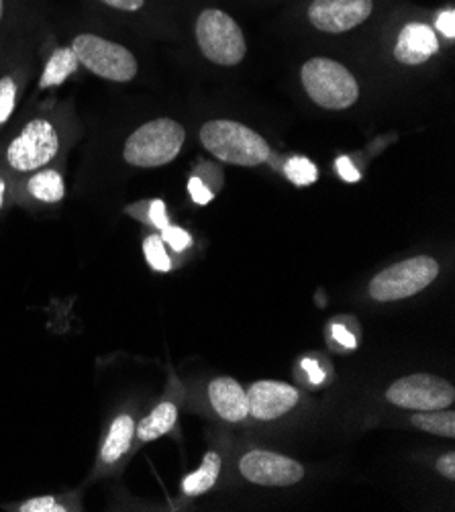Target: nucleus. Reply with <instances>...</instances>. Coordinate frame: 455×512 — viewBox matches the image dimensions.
<instances>
[{"label": "nucleus", "mask_w": 455, "mask_h": 512, "mask_svg": "<svg viewBox=\"0 0 455 512\" xmlns=\"http://www.w3.org/2000/svg\"><path fill=\"white\" fill-rule=\"evenodd\" d=\"M62 151V135L52 119L33 117L3 149V166L19 176H27L52 166Z\"/></svg>", "instance_id": "1"}, {"label": "nucleus", "mask_w": 455, "mask_h": 512, "mask_svg": "<svg viewBox=\"0 0 455 512\" xmlns=\"http://www.w3.org/2000/svg\"><path fill=\"white\" fill-rule=\"evenodd\" d=\"M200 141L225 164L254 168L270 158L268 141L237 121L217 119L202 125Z\"/></svg>", "instance_id": "2"}, {"label": "nucleus", "mask_w": 455, "mask_h": 512, "mask_svg": "<svg viewBox=\"0 0 455 512\" xmlns=\"http://www.w3.org/2000/svg\"><path fill=\"white\" fill-rule=\"evenodd\" d=\"M184 127L168 117L137 127L123 145V160L133 168H160L178 158L184 145Z\"/></svg>", "instance_id": "3"}, {"label": "nucleus", "mask_w": 455, "mask_h": 512, "mask_svg": "<svg viewBox=\"0 0 455 512\" xmlns=\"http://www.w3.org/2000/svg\"><path fill=\"white\" fill-rule=\"evenodd\" d=\"M70 47L78 58V64L103 80L125 84L131 82L139 72L133 51L103 35L86 31L78 33Z\"/></svg>", "instance_id": "4"}, {"label": "nucleus", "mask_w": 455, "mask_h": 512, "mask_svg": "<svg viewBox=\"0 0 455 512\" xmlns=\"http://www.w3.org/2000/svg\"><path fill=\"white\" fill-rule=\"evenodd\" d=\"M309 98L327 111H345L356 105L360 86L353 74L329 58H313L300 70Z\"/></svg>", "instance_id": "5"}, {"label": "nucleus", "mask_w": 455, "mask_h": 512, "mask_svg": "<svg viewBox=\"0 0 455 512\" xmlns=\"http://www.w3.org/2000/svg\"><path fill=\"white\" fill-rule=\"evenodd\" d=\"M196 41L209 62L217 66H237L245 58V37L235 19L219 9L202 11L196 19Z\"/></svg>", "instance_id": "6"}, {"label": "nucleus", "mask_w": 455, "mask_h": 512, "mask_svg": "<svg viewBox=\"0 0 455 512\" xmlns=\"http://www.w3.org/2000/svg\"><path fill=\"white\" fill-rule=\"evenodd\" d=\"M439 276V264L429 255L404 260L380 272L370 282V296L378 302L411 298L425 290Z\"/></svg>", "instance_id": "7"}, {"label": "nucleus", "mask_w": 455, "mask_h": 512, "mask_svg": "<svg viewBox=\"0 0 455 512\" xmlns=\"http://www.w3.org/2000/svg\"><path fill=\"white\" fill-rule=\"evenodd\" d=\"M388 402L409 411H439L449 408L455 400V388L437 376L431 374H413L396 380L388 392Z\"/></svg>", "instance_id": "8"}, {"label": "nucleus", "mask_w": 455, "mask_h": 512, "mask_svg": "<svg viewBox=\"0 0 455 512\" xmlns=\"http://www.w3.org/2000/svg\"><path fill=\"white\" fill-rule=\"evenodd\" d=\"M241 476L258 486H294L305 478V470L296 462L280 453L254 449L241 457Z\"/></svg>", "instance_id": "9"}, {"label": "nucleus", "mask_w": 455, "mask_h": 512, "mask_svg": "<svg viewBox=\"0 0 455 512\" xmlns=\"http://www.w3.org/2000/svg\"><path fill=\"white\" fill-rule=\"evenodd\" d=\"M374 11V0H313L309 19L323 33L339 35L362 25Z\"/></svg>", "instance_id": "10"}, {"label": "nucleus", "mask_w": 455, "mask_h": 512, "mask_svg": "<svg viewBox=\"0 0 455 512\" xmlns=\"http://www.w3.org/2000/svg\"><path fill=\"white\" fill-rule=\"evenodd\" d=\"M300 394L294 386L274 380L256 382L247 390L249 415L258 421H274L290 413L298 404Z\"/></svg>", "instance_id": "11"}, {"label": "nucleus", "mask_w": 455, "mask_h": 512, "mask_svg": "<svg viewBox=\"0 0 455 512\" xmlns=\"http://www.w3.org/2000/svg\"><path fill=\"white\" fill-rule=\"evenodd\" d=\"M439 49V39L429 25L409 23L398 35L394 58L404 66H421L431 60Z\"/></svg>", "instance_id": "12"}, {"label": "nucleus", "mask_w": 455, "mask_h": 512, "mask_svg": "<svg viewBox=\"0 0 455 512\" xmlns=\"http://www.w3.org/2000/svg\"><path fill=\"white\" fill-rule=\"evenodd\" d=\"M209 398L217 415L229 423H239L249 415L247 392L233 378H217L211 382Z\"/></svg>", "instance_id": "13"}, {"label": "nucleus", "mask_w": 455, "mask_h": 512, "mask_svg": "<svg viewBox=\"0 0 455 512\" xmlns=\"http://www.w3.org/2000/svg\"><path fill=\"white\" fill-rule=\"evenodd\" d=\"M135 421L131 415H119L105 441H103V447H100V462H103L105 466H115L117 462H121V459L127 455V451L131 449V443L135 439Z\"/></svg>", "instance_id": "14"}, {"label": "nucleus", "mask_w": 455, "mask_h": 512, "mask_svg": "<svg viewBox=\"0 0 455 512\" xmlns=\"http://www.w3.org/2000/svg\"><path fill=\"white\" fill-rule=\"evenodd\" d=\"M25 190H27L29 198H33L41 204H58L66 196V184H64L62 174L49 166L27 174Z\"/></svg>", "instance_id": "15"}, {"label": "nucleus", "mask_w": 455, "mask_h": 512, "mask_svg": "<svg viewBox=\"0 0 455 512\" xmlns=\"http://www.w3.org/2000/svg\"><path fill=\"white\" fill-rule=\"evenodd\" d=\"M178 419V411L172 402H162L160 406H156L137 427H135V437L141 443H149L156 441L160 437H164L166 433H170L176 425Z\"/></svg>", "instance_id": "16"}, {"label": "nucleus", "mask_w": 455, "mask_h": 512, "mask_svg": "<svg viewBox=\"0 0 455 512\" xmlns=\"http://www.w3.org/2000/svg\"><path fill=\"white\" fill-rule=\"evenodd\" d=\"M80 68L78 58L72 51V47H58L52 56H49L43 74L39 78V88H54L64 84L76 70Z\"/></svg>", "instance_id": "17"}, {"label": "nucleus", "mask_w": 455, "mask_h": 512, "mask_svg": "<svg viewBox=\"0 0 455 512\" xmlns=\"http://www.w3.org/2000/svg\"><path fill=\"white\" fill-rule=\"evenodd\" d=\"M219 474H221V455L211 451L205 455V459H202V466L182 482V488L188 496L205 494L217 484Z\"/></svg>", "instance_id": "18"}, {"label": "nucleus", "mask_w": 455, "mask_h": 512, "mask_svg": "<svg viewBox=\"0 0 455 512\" xmlns=\"http://www.w3.org/2000/svg\"><path fill=\"white\" fill-rule=\"evenodd\" d=\"M411 423L413 427L437 437H455V413L447 411V408H439V411H421L413 415Z\"/></svg>", "instance_id": "19"}, {"label": "nucleus", "mask_w": 455, "mask_h": 512, "mask_svg": "<svg viewBox=\"0 0 455 512\" xmlns=\"http://www.w3.org/2000/svg\"><path fill=\"white\" fill-rule=\"evenodd\" d=\"M17 98H19L17 78L13 74L0 76V129L11 121L17 109Z\"/></svg>", "instance_id": "20"}, {"label": "nucleus", "mask_w": 455, "mask_h": 512, "mask_svg": "<svg viewBox=\"0 0 455 512\" xmlns=\"http://www.w3.org/2000/svg\"><path fill=\"white\" fill-rule=\"evenodd\" d=\"M286 178L296 186H311L317 182V166L307 158H290L284 164Z\"/></svg>", "instance_id": "21"}, {"label": "nucleus", "mask_w": 455, "mask_h": 512, "mask_svg": "<svg viewBox=\"0 0 455 512\" xmlns=\"http://www.w3.org/2000/svg\"><path fill=\"white\" fill-rule=\"evenodd\" d=\"M143 253H145L147 264L154 268L156 272H170L172 270L170 255L166 253V245H164V239L160 235H149L143 241Z\"/></svg>", "instance_id": "22"}, {"label": "nucleus", "mask_w": 455, "mask_h": 512, "mask_svg": "<svg viewBox=\"0 0 455 512\" xmlns=\"http://www.w3.org/2000/svg\"><path fill=\"white\" fill-rule=\"evenodd\" d=\"M66 506L58 504L54 496H37L19 504V512H64Z\"/></svg>", "instance_id": "23"}, {"label": "nucleus", "mask_w": 455, "mask_h": 512, "mask_svg": "<svg viewBox=\"0 0 455 512\" xmlns=\"http://www.w3.org/2000/svg\"><path fill=\"white\" fill-rule=\"evenodd\" d=\"M160 237H162L172 249H176V251H184V249H188V247L192 245L190 233L184 231V229H180V227L168 225L166 229H162V235H160Z\"/></svg>", "instance_id": "24"}, {"label": "nucleus", "mask_w": 455, "mask_h": 512, "mask_svg": "<svg viewBox=\"0 0 455 512\" xmlns=\"http://www.w3.org/2000/svg\"><path fill=\"white\" fill-rule=\"evenodd\" d=\"M188 192H190V196H192V200H194L196 204H209V202L213 200V190L207 186V182L202 180L200 176L190 178V182H188Z\"/></svg>", "instance_id": "25"}, {"label": "nucleus", "mask_w": 455, "mask_h": 512, "mask_svg": "<svg viewBox=\"0 0 455 512\" xmlns=\"http://www.w3.org/2000/svg\"><path fill=\"white\" fill-rule=\"evenodd\" d=\"M147 223L158 227L160 231L170 225V219H168V213H166V204H164L162 200H154V202L149 204V209H147Z\"/></svg>", "instance_id": "26"}, {"label": "nucleus", "mask_w": 455, "mask_h": 512, "mask_svg": "<svg viewBox=\"0 0 455 512\" xmlns=\"http://www.w3.org/2000/svg\"><path fill=\"white\" fill-rule=\"evenodd\" d=\"M100 5H105L119 13H139L145 7V0H98Z\"/></svg>", "instance_id": "27"}, {"label": "nucleus", "mask_w": 455, "mask_h": 512, "mask_svg": "<svg viewBox=\"0 0 455 512\" xmlns=\"http://www.w3.org/2000/svg\"><path fill=\"white\" fill-rule=\"evenodd\" d=\"M335 168H337V174H339L345 182H358V180H360V172H358L356 166H353V162H351L349 158H337Z\"/></svg>", "instance_id": "28"}, {"label": "nucleus", "mask_w": 455, "mask_h": 512, "mask_svg": "<svg viewBox=\"0 0 455 512\" xmlns=\"http://www.w3.org/2000/svg\"><path fill=\"white\" fill-rule=\"evenodd\" d=\"M437 31L443 33L447 39H453V37H455V11H453V9L443 11V13L437 17Z\"/></svg>", "instance_id": "29"}, {"label": "nucleus", "mask_w": 455, "mask_h": 512, "mask_svg": "<svg viewBox=\"0 0 455 512\" xmlns=\"http://www.w3.org/2000/svg\"><path fill=\"white\" fill-rule=\"evenodd\" d=\"M437 470H439V474L441 476H445V478H449V480H453L455 478V453L451 451V453H445L439 462H437Z\"/></svg>", "instance_id": "30"}, {"label": "nucleus", "mask_w": 455, "mask_h": 512, "mask_svg": "<svg viewBox=\"0 0 455 512\" xmlns=\"http://www.w3.org/2000/svg\"><path fill=\"white\" fill-rule=\"evenodd\" d=\"M333 335H335V339L337 341H341L343 345H347V347H353L356 345V339H353L343 327H333Z\"/></svg>", "instance_id": "31"}, {"label": "nucleus", "mask_w": 455, "mask_h": 512, "mask_svg": "<svg viewBox=\"0 0 455 512\" xmlns=\"http://www.w3.org/2000/svg\"><path fill=\"white\" fill-rule=\"evenodd\" d=\"M7 198H9V180L5 178V174H0V213L5 209Z\"/></svg>", "instance_id": "32"}, {"label": "nucleus", "mask_w": 455, "mask_h": 512, "mask_svg": "<svg viewBox=\"0 0 455 512\" xmlns=\"http://www.w3.org/2000/svg\"><path fill=\"white\" fill-rule=\"evenodd\" d=\"M302 366H305V370H309V374H311V380H315V382H321L323 374L319 372V368H317V364H315V362L311 364V360H307V362L302 364Z\"/></svg>", "instance_id": "33"}, {"label": "nucleus", "mask_w": 455, "mask_h": 512, "mask_svg": "<svg viewBox=\"0 0 455 512\" xmlns=\"http://www.w3.org/2000/svg\"><path fill=\"white\" fill-rule=\"evenodd\" d=\"M7 13H9V0H0V31H3V27H5Z\"/></svg>", "instance_id": "34"}]
</instances>
